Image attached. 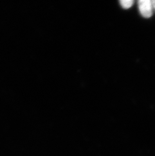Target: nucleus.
<instances>
[{"label":"nucleus","mask_w":155,"mask_h":156,"mask_svg":"<svg viewBox=\"0 0 155 156\" xmlns=\"http://www.w3.org/2000/svg\"><path fill=\"white\" fill-rule=\"evenodd\" d=\"M138 6L142 16L146 18H149L152 16L153 9L152 1L140 0L138 1Z\"/></svg>","instance_id":"1"},{"label":"nucleus","mask_w":155,"mask_h":156,"mask_svg":"<svg viewBox=\"0 0 155 156\" xmlns=\"http://www.w3.org/2000/svg\"><path fill=\"white\" fill-rule=\"evenodd\" d=\"M152 2L153 6V9L155 10V0H153L152 1Z\"/></svg>","instance_id":"3"},{"label":"nucleus","mask_w":155,"mask_h":156,"mask_svg":"<svg viewBox=\"0 0 155 156\" xmlns=\"http://www.w3.org/2000/svg\"><path fill=\"white\" fill-rule=\"evenodd\" d=\"M122 7L125 9H129L133 5L134 1L133 0H121L119 2Z\"/></svg>","instance_id":"2"}]
</instances>
